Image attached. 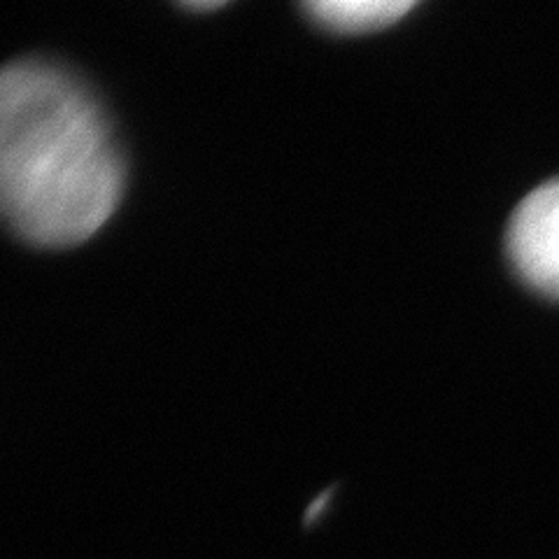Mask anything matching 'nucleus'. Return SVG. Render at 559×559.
Instances as JSON below:
<instances>
[{
	"label": "nucleus",
	"mask_w": 559,
	"mask_h": 559,
	"mask_svg": "<svg viewBox=\"0 0 559 559\" xmlns=\"http://www.w3.org/2000/svg\"><path fill=\"white\" fill-rule=\"evenodd\" d=\"M124 164L96 98L68 70L24 59L0 75V205L35 248H73L110 219Z\"/></svg>",
	"instance_id": "1"
},
{
	"label": "nucleus",
	"mask_w": 559,
	"mask_h": 559,
	"mask_svg": "<svg viewBox=\"0 0 559 559\" xmlns=\"http://www.w3.org/2000/svg\"><path fill=\"white\" fill-rule=\"evenodd\" d=\"M506 250L524 283L559 301V178L536 187L515 207Z\"/></svg>",
	"instance_id": "2"
},
{
	"label": "nucleus",
	"mask_w": 559,
	"mask_h": 559,
	"mask_svg": "<svg viewBox=\"0 0 559 559\" xmlns=\"http://www.w3.org/2000/svg\"><path fill=\"white\" fill-rule=\"evenodd\" d=\"M415 3L408 0H312L304 10L331 33H371L399 22Z\"/></svg>",
	"instance_id": "3"
},
{
	"label": "nucleus",
	"mask_w": 559,
	"mask_h": 559,
	"mask_svg": "<svg viewBox=\"0 0 559 559\" xmlns=\"http://www.w3.org/2000/svg\"><path fill=\"white\" fill-rule=\"evenodd\" d=\"M329 497H331V489H329V492H324L322 497H318V499H314V501L310 503V509H308V513H306V522H308V524H310V522H314V518H320V513L326 509Z\"/></svg>",
	"instance_id": "4"
},
{
	"label": "nucleus",
	"mask_w": 559,
	"mask_h": 559,
	"mask_svg": "<svg viewBox=\"0 0 559 559\" xmlns=\"http://www.w3.org/2000/svg\"><path fill=\"white\" fill-rule=\"evenodd\" d=\"M185 8L189 10H197V12H207V10H217L222 8V3L217 0V3H185Z\"/></svg>",
	"instance_id": "5"
}]
</instances>
